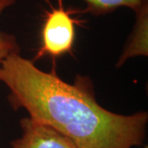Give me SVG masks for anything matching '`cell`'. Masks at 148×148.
I'll return each mask as SVG.
<instances>
[{
    "label": "cell",
    "mask_w": 148,
    "mask_h": 148,
    "mask_svg": "<svg viewBox=\"0 0 148 148\" xmlns=\"http://www.w3.org/2000/svg\"><path fill=\"white\" fill-rule=\"evenodd\" d=\"M15 0H0V16L3 12L14 3ZM19 47L15 37L0 32V67L3 61L12 53H19Z\"/></svg>",
    "instance_id": "cell-6"
},
{
    "label": "cell",
    "mask_w": 148,
    "mask_h": 148,
    "mask_svg": "<svg viewBox=\"0 0 148 148\" xmlns=\"http://www.w3.org/2000/svg\"><path fill=\"white\" fill-rule=\"evenodd\" d=\"M21 127L22 135L12 143V148H77L63 133L31 117L21 119Z\"/></svg>",
    "instance_id": "cell-3"
},
{
    "label": "cell",
    "mask_w": 148,
    "mask_h": 148,
    "mask_svg": "<svg viewBox=\"0 0 148 148\" xmlns=\"http://www.w3.org/2000/svg\"><path fill=\"white\" fill-rule=\"evenodd\" d=\"M137 21L133 30L132 39L119 59L118 66L121 65L127 58L138 56L147 55L148 34V5L147 0L135 11Z\"/></svg>",
    "instance_id": "cell-4"
},
{
    "label": "cell",
    "mask_w": 148,
    "mask_h": 148,
    "mask_svg": "<svg viewBox=\"0 0 148 148\" xmlns=\"http://www.w3.org/2000/svg\"><path fill=\"white\" fill-rule=\"evenodd\" d=\"M0 82L10 90L12 105L53 127L77 148H132L143 144L147 113L121 115L102 108L84 84H69L45 73L19 53L0 67Z\"/></svg>",
    "instance_id": "cell-1"
},
{
    "label": "cell",
    "mask_w": 148,
    "mask_h": 148,
    "mask_svg": "<svg viewBox=\"0 0 148 148\" xmlns=\"http://www.w3.org/2000/svg\"><path fill=\"white\" fill-rule=\"evenodd\" d=\"M87 10L94 14H104L120 7H127L136 11L146 0H84Z\"/></svg>",
    "instance_id": "cell-5"
},
{
    "label": "cell",
    "mask_w": 148,
    "mask_h": 148,
    "mask_svg": "<svg viewBox=\"0 0 148 148\" xmlns=\"http://www.w3.org/2000/svg\"><path fill=\"white\" fill-rule=\"evenodd\" d=\"M146 148H147V147H146Z\"/></svg>",
    "instance_id": "cell-7"
},
{
    "label": "cell",
    "mask_w": 148,
    "mask_h": 148,
    "mask_svg": "<svg viewBox=\"0 0 148 148\" xmlns=\"http://www.w3.org/2000/svg\"><path fill=\"white\" fill-rule=\"evenodd\" d=\"M71 11L65 10L61 2L46 14L42 29V46L37 58L45 54L59 56L68 53L73 45L76 21Z\"/></svg>",
    "instance_id": "cell-2"
}]
</instances>
